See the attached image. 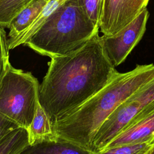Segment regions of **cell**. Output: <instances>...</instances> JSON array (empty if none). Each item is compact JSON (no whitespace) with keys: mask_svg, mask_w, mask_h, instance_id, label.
I'll use <instances>...</instances> for the list:
<instances>
[{"mask_svg":"<svg viewBox=\"0 0 154 154\" xmlns=\"http://www.w3.org/2000/svg\"><path fill=\"white\" fill-rule=\"evenodd\" d=\"M51 58L38 102L52 125L99 91L117 72L99 32L75 52Z\"/></svg>","mask_w":154,"mask_h":154,"instance_id":"1","label":"cell"},{"mask_svg":"<svg viewBox=\"0 0 154 154\" xmlns=\"http://www.w3.org/2000/svg\"><path fill=\"white\" fill-rule=\"evenodd\" d=\"M154 110V78L121 104L103 123L92 141L90 150L97 153L125 128Z\"/></svg>","mask_w":154,"mask_h":154,"instance_id":"5","label":"cell"},{"mask_svg":"<svg viewBox=\"0 0 154 154\" xmlns=\"http://www.w3.org/2000/svg\"><path fill=\"white\" fill-rule=\"evenodd\" d=\"M145 154H154V144H152V147Z\"/></svg>","mask_w":154,"mask_h":154,"instance_id":"19","label":"cell"},{"mask_svg":"<svg viewBox=\"0 0 154 154\" xmlns=\"http://www.w3.org/2000/svg\"><path fill=\"white\" fill-rule=\"evenodd\" d=\"M153 78V64L137 65L125 73L117 72L99 91L52 125L56 137L90 149L103 123L130 96Z\"/></svg>","mask_w":154,"mask_h":154,"instance_id":"2","label":"cell"},{"mask_svg":"<svg viewBox=\"0 0 154 154\" xmlns=\"http://www.w3.org/2000/svg\"><path fill=\"white\" fill-rule=\"evenodd\" d=\"M49 1L32 0L12 19L8 26V42L17 37L33 23Z\"/></svg>","mask_w":154,"mask_h":154,"instance_id":"10","label":"cell"},{"mask_svg":"<svg viewBox=\"0 0 154 154\" xmlns=\"http://www.w3.org/2000/svg\"><path fill=\"white\" fill-rule=\"evenodd\" d=\"M39 86L30 72L10 64L0 82V114L28 130L39 103Z\"/></svg>","mask_w":154,"mask_h":154,"instance_id":"4","label":"cell"},{"mask_svg":"<svg viewBox=\"0 0 154 154\" xmlns=\"http://www.w3.org/2000/svg\"><path fill=\"white\" fill-rule=\"evenodd\" d=\"M67 1V0H49L33 23L17 37L8 42L9 49H13L19 45H25L42 23Z\"/></svg>","mask_w":154,"mask_h":154,"instance_id":"12","label":"cell"},{"mask_svg":"<svg viewBox=\"0 0 154 154\" xmlns=\"http://www.w3.org/2000/svg\"><path fill=\"white\" fill-rule=\"evenodd\" d=\"M149 0H105L100 30L104 35L116 34L146 8Z\"/></svg>","mask_w":154,"mask_h":154,"instance_id":"7","label":"cell"},{"mask_svg":"<svg viewBox=\"0 0 154 154\" xmlns=\"http://www.w3.org/2000/svg\"><path fill=\"white\" fill-rule=\"evenodd\" d=\"M105 0H78L86 15L94 26L99 28Z\"/></svg>","mask_w":154,"mask_h":154,"instance_id":"16","label":"cell"},{"mask_svg":"<svg viewBox=\"0 0 154 154\" xmlns=\"http://www.w3.org/2000/svg\"><path fill=\"white\" fill-rule=\"evenodd\" d=\"M32 0H0V25L7 28L12 19Z\"/></svg>","mask_w":154,"mask_h":154,"instance_id":"14","label":"cell"},{"mask_svg":"<svg viewBox=\"0 0 154 154\" xmlns=\"http://www.w3.org/2000/svg\"><path fill=\"white\" fill-rule=\"evenodd\" d=\"M8 38L4 27L0 25V82L10 63Z\"/></svg>","mask_w":154,"mask_h":154,"instance_id":"17","label":"cell"},{"mask_svg":"<svg viewBox=\"0 0 154 154\" xmlns=\"http://www.w3.org/2000/svg\"><path fill=\"white\" fill-rule=\"evenodd\" d=\"M28 131L29 144L57 138L54 132L50 119L39 103Z\"/></svg>","mask_w":154,"mask_h":154,"instance_id":"11","label":"cell"},{"mask_svg":"<svg viewBox=\"0 0 154 154\" xmlns=\"http://www.w3.org/2000/svg\"><path fill=\"white\" fill-rule=\"evenodd\" d=\"M29 144L28 129L16 128L0 138V154H19Z\"/></svg>","mask_w":154,"mask_h":154,"instance_id":"13","label":"cell"},{"mask_svg":"<svg viewBox=\"0 0 154 154\" xmlns=\"http://www.w3.org/2000/svg\"><path fill=\"white\" fill-rule=\"evenodd\" d=\"M78 0H67L52 13L25 43L49 57L69 54L99 32Z\"/></svg>","mask_w":154,"mask_h":154,"instance_id":"3","label":"cell"},{"mask_svg":"<svg viewBox=\"0 0 154 154\" xmlns=\"http://www.w3.org/2000/svg\"><path fill=\"white\" fill-rule=\"evenodd\" d=\"M19 154H97L76 143L61 139L43 140L27 145Z\"/></svg>","mask_w":154,"mask_h":154,"instance_id":"9","label":"cell"},{"mask_svg":"<svg viewBox=\"0 0 154 154\" xmlns=\"http://www.w3.org/2000/svg\"><path fill=\"white\" fill-rule=\"evenodd\" d=\"M149 17V13L146 8L116 34L101 36L107 55L115 67L126 60L141 40L146 31Z\"/></svg>","mask_w":154,"mask_h":154,"instance_id":"6","label":"cell"},{"mask_svg":"<svg viewBox=\"0 0 154 154\" xmlns=\"http://www.w3.org/2000/svg\"><path fill=\"white\" fill-rule=\"evenodd\" d=\"M20 126L0 114V138L11 129Z\"/></svg>","mask_w":154,"mask_h":154,"instance_id":"18","label":"cell"},{"mask_svg":"<svg viewBox=\"0 0 154 154\" xmlns=\"http://www.w3.org/2000/svg\"><path fill=\"white\" fill-rule=\"evenodd\" d=\"M150 141L121 145L105 149L97 154H145L152 147Z\"/></svg>","mask_w":154,"mask_h":154,"instance_id":"15","label":"cell"},{"mask_svg":"<svg viewBox=\"0 0 154 154\" xmlns=\"http://www.w3.org/2000/svg\"><path fill=\"white\" fill-rule=\"evenodd\" d=\"M154 139V110L122 129L104 148L150 141Z\"/></svg>","mask_w":154,"mask_h":154,"instance_id":"8","label":"cell"}]
</instances>
